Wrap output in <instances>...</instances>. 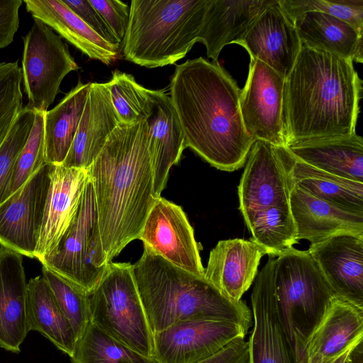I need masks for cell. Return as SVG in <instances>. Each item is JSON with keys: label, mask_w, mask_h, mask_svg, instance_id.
Wrapping results in <instances>:
<instances>
[{"label": "cell", "mask_w": 363, "mask_h": 363, "mask_svg": "<svg viewBox=\"0 0 363 363\" xmlns=\"http://www.w3.org/2000/svg\"><path fill=\"white\" fill-rule=\"evenodd\" d=\"M169 91L186 147L218 169L242 167L255 140L244 126L241 89L230 74L218 62L189 59L176 67Z\"/></svg>", "instance_id": "1"}, {"label": "cell", "mask_w": 363, "mask_h": 363, "mask_svg": "<svg viewBox=\"0 0 363 363\" xmlns=\"http://www.w3.org/2000/svg\"><path fill=\"white\" fill-rule=\"evenodd\" d=\"M148 133L145 120L121 123L86 169L108 262L138 239L156 199Z\"/></svg>", "instance_id": "2"}, {"label": "cell", "mask_w": 363, "mask_h": 363, "mask_svg": "<svg viewBox=\"0 0 363 363\" xmlns=\"http://www.w3.org/2000/svg\"><path fill=\"white\" fill-rule=\"evenodd\" d=\"M362 90L352 60L302 45L285 77L286 145L356 133Z\"/></svg>", "instance_id": "3"}, {"label": "cell", "mask_w": 363, "mask_h": 363, "mask_svg": "<svg viewBox=\"0 0 363 363\" xmlns=\"http://www.w3.org/2000/svg\"><path fill=\"white\" fill-rule=\"evenodd\" d=\"M132 270L153 334L191 320L235 323L247 332L252 325V311L245 302L231 301L204 277L179 268L148 249L144 248Z\"/></svg>", "instance_id": "4"}, {"label": "cell", "mask_w": 363, "mask_h": 363, "mask_svg": "<svg viewBox=\"0 0 363 363\" xmlns=\"http://www.w3.org/2000/svg\"><path fill=\"white\" fill-rule=\"evenodd\" d=\"M208 0H133L122 41L125 60L147 68L172 65L197 42Z\"/></svg>", "instance_id": "5"}, {"label": "cell", "mask_w": 363, "mask_h": 363, "mask_svg": "<svg viewBox=\"0 0 363 363\" xmlns=\"http://www.w3.org/2000/svg\"><path fill=\"white\" fill-rule=\"evenodd\" d=\"M256 278L272 291L296 362L335 297L308 250L293 247L269 259Z\"/></svg>", "instance_id": "6"}, {"label": "cell", "mask_w": 363, "mask_h": 363, "mask_svg": "<svg viewBox=\"0 0 363 363\" xmlns=\"http://www.w3.org/2000/svg\"><path fill=\"white\" fill-rule=\"evenodd\" d=\"M130 263L109 262L88 294L90 322L103 332L148 357H154L153 333L133 275Z\"/></svg>", "instance_id": "7"}, {"label": "cell", "mask_w": 363, "mask_h": 363, "mask_svg": "<svg viewBox=\"0 0 363 363\" xmlns=\"http://www.w3.org/2000/svg\"><path fill=\"white\" fill-rule=\"evenodd\" d=\"M41 264L87 294L103 277L109 262L101 244L94 192L89 179L77 216L57 250Z\"/></svg>", "instance_id": "8"}, {"label": "cell", "mask_w": 363, "mask_h": 363, "mask_svg": "<svg viewBox=\"0 0 363 363\" xmlns=\"http://www.w3.org/2000/svg\"><path fill=\"white\" fill-rule=\"evenodd\" d=\"M23 40L21 72L28 105L35 112L45 113L65 77L79 67L61 37L38 19Z\"/></svg>", "instance_id": "9"}, {"label": "cell", "mask_w": 363, "mask_h": 363, "mask_svg": "<svg viewBox=\"0 0 363 363\" xmlns=\"http://www.w3.org/2000/svg\"><path fill=\"white\" fill-rule=\"evenodd\" d=\"M250 59L247 81L240 91L239 101L244 126L255 140L284 148L285 78L260 60Z\"/></svg>", "instance_id": "10"}, {"label": "cell", "mask_w": 363, "mask_h": 363, "mask_svg": "<svg viewBox=\"0 0 363 363\" xmlns=\"http://www.w3.org/2000/svg\"><path fill=\"white\" fill-rule=\"evenodd\" d=\"M246 162L238 187L246 224L270 208L290 206L291 183L280 148L257 140Z\"/></svg>", "instance_id": "11"}, {"label": "cell", "mask_w": 363, "mask_h": 363, "mask_svg": "<svg viewBox=\"0 0 363 363\" xmlns=\"http://www.w3.org/2000/svg\"><path fill=\"white\" fill-rule=\"evenodd\" d=\"M150 250L193 274L204 277L200 246L192 226L181 206L157 197L147 214L138 238Z\"/></svg>", "instance_id": "12"}, {"label": "cell", "mask_w": 363, "mask_h": 363, "mask_svg": "<svg viewBox=\"0 0 363 363\" xmlns=\"http://www.w3.org/2000/svg\"><path fill=\"white\" fill-rule=\"evenodd\" d=\"M50 164L0 204V245L34 258L48 194Z\"/></svg>", "instance_id": "13"}, {"label": "cell", "mask_w": 363, "mask_h": 363, "mask_svg": "<svg viewBox=\"0 0 363 363\" xmlns=\"http://www.w3.org/2000/svg\"><path fill=\"white\" fill-rule=\"evenodd\" d=\"M242 326L227 322L191 320L153 334L154 358L158 363H197L228 343L245 337Z\"/></svg>", "instance_id": "14"}, {"label": "cell", "mask_w": 363, "mask_h": 363, "mask_svg": "<svg viewBox=\"0 0 363 363\" xmlns=\"http://www.w3.org/2000/svg\"><path fill=\"white\" fill-rule=\"evenodd\" d=\"M308 251L335 296L363 308V234L339 233Z\"/></svg>", "instance_id": "15"}, {"label": "cell", "mask_w": 363, "mask_h": 363, "mask_svg": "<svg viewBox=\"0 0 363 363\" xmlns=\"http://www.w3.org/2000/svg\"><path fill=\"white\" fill-rule=\"evenodd\" d=\"M50 185L34 258L51 257L73 222L89 179L87 169L50 164Z\"/></svg>", "instance_id": "16"}, {"label": "cell", "mask_w": 363, "mask_h": 363, "mask_svg": "<svg viewBox=\"0 0 363 363\" xmlns=\"http://www.w3.org/2000/svg\"><path fill=\"white\" fill-rule=\"evenodd\" d=\"M238 45L245 48L250 58L260 60L284 78L302 46L294 22L278 0H273L259 15Z\"/></svg>", "instance_id": "17"}, {"label": "cell", "mask_w": 363, "mask_h": 363, "mask_svg": "<svg viewBox=\"0 0 363 363\" xmlns=\"http://www.w3.org/2000/svg\"><path fill=\"white\" fill-rule=\"evenodd\" d=\"M363 341V308L335 297L308 339L298 363H331Z\"/></svg>", "instance_id": "18"}, {"label": "cell", "mask_w": 363, "mask_h": 363, "mask_svg": "<svg viewBox=\"0 0 363 363\" xmlns=\"http://www.w3.org/2000/svg\"><path fill=\"white\" fill-rule=\"evenodd\" d=\"M266 250L252 240H220L211 250L204 278L233 301H241L257 274Z\"/></svg>", "instance_id": "19"}, {"label": "cell", "mask_w": 363, "mask_h": 363, "mask_svg": "<svg viewBox=\"0 0 363 363\" xmlns=\"http://www.w3.org/2000/svg\"><path fill=\"white\" fill-rule=\"evenodd\" d=\"M150 111L145 120L153 172L155 198L164 190L171 167L186 147L182 128L170 96L163 90L149 89Z\"/></svg>", "instance_id": "20"}, {"label": "cell", "mask_w": 363, "mask_h": 363, "mask_svg": "<svg viewBox=\"0 0 363 363\" xmlns=\"http://www.w3.org/2000/svg\"><path fill=\"white\" fill-rule=\"evenodd\" d=\"M121 123L106 83H91L76 134L62 164L86 169Z\"/></svg>", "instance_id": "21"}, {"label": "cell", "mask_w": 363, "mask_h": 363, "mask_svg": "<svg viewBox=\"0 0 363 363\" xmlns=\"http://www.w3.org/2000/svg\"><path fill=\"white\" fill-rule=\"evenodd\" d=\"M27 284L22 255L0 247V347L18 353L30 331Z\"/></svg>", "instance_id": "22"}, {"label": "cell", "mask_w": 363, "mask_h": 363, "mask_svg": "<svg viewBox=\"0 0 363 363\" xmlns=\"http://www.w3.org/2000/svg\"><path fill=\"white\" fill-rule=\"evenodd\" d=\"M251 305L254 323L247 341V363H297L274 296L256 277Z\"/></svg>", "instance_id": "23"}, {"label": "cell", "mask_w": 363, "mask_h": 363, "mask_svg": "<svg viewBox=\"0 0 363 363\" xmlns=\"http://www.w3.org/2000/svg\"><path fill=\"white\" fill-rule=\"evenodd\" d=\"M273 0H208L197 42L218 62L224 46L239 43L259 15Z\"/></svg>", "instance_id": "24"}, {"label": "cell", "mask_w": 363, "mask_h": 363, "mask_svg": "<svg viewBox=\"0 0 363 363\" xmlns=\"http://www.w3.org/2000/svg\"><path fill=\"white\" fill-rule=\"evenodd\" d=\"M290 207L297 240L311 243L339 233L363 234V215L340 208L291 184Z\"/></svg>", "instance_id": "25"}, {"label": "cell", "mask_w": 363, "mask_h": 363, "mask_svg": "<svg viewBox=\"0 0 363 363\" xmlns=\"http://www.w3.org/2000/svg\"><path fill=\"white\" fill-rule=\"evenodd\" d=\"M24 3L34 19L55 30L91 59L110 65L118 58L120 47L100 37L62 0H26Z\"/></svg>", "instance_id": "26"}, {"label": "cell", "mask_w": 363, "mask_h": 363, "mask_svg": "<svg viewBox=\"0 0 363 363\" xmlns=\"http://www.w3.org/2000/svg\"><path fill=\"white\" fill-rule=\"evenodd\" d=\"M294 158L330 174L363 183V139L350 136L316 139L287 145Z\"/></svg>", "instance_id": "27"}, {"label": "cell", "mask_w": 363, "mask_h": 363, "mask_svg": "<svg viewBox=\"0 0 363 363\" xmlns=\"http://www.w3.org/2000/svg\"><path fill=\"white\" fill-rule=\"evenodd\" d=\"M294 23L302 45L363 62V30L337 17L318 11L303 13Z\"/></svg>", "instance_id": "28"}, {"label": "cell", "mask_w": 363, "mask_h": 363, "mask_svg": "<svg viewBox=\"0 0 363 363\" xmlns=\"http://www.w3.org/2000/svg\"><path fill=\"white\" fill-rule=\"evenodd\" d=\"M280 150L291 184L340 208L363 215V183L319 169Z\"/></svg>", "instance_id": "29"}, {"label": "cell", "mask_w": 363, "mask_h": 363, "mask_svg": "<svg viewBox=\"0 0 363 363\" xmlns=\"http://www.w3.org/2000/svg\"><path fill=\"white\" fill-rule=\"evenodd\" d=\"M27 319L29 330L40 333L60 350L72 354L77 341L74 332L42 276L28 282Z\"/></svg>", "instance_id": "30"}, {"label": "cell", "mask_w": 363, "mask_h": 363, "mask_svg": "<svg viewBox=\"0 0 363 363\" xmlns=\"http://www.w3.org/2000/svg\"><path fill=\"white\" fill-rule=\"evenodd\" d=\"M91 83L79 81L60 102L44 113L45 158L60 164L71 147L87 99Z\"/></svg>", "instance_id": "31"}, {"label": "cell", "mask_w": 363, "mask_h": 363, "mask_svg": "<svg viewBox=\"0 0 363 363\" xmlns=\"http://www.w3.org/2000/svg\"><path fill=\"white\" fill-rule=\"evenodd\" d=\"M72 363H158L111 337L91 322L77 340Z\"/></svg>", "instance_id": "32"}, {"label": "cell", "mask_w": 363, "mask_h": 363, "mask_svg": "<svg viewBox=\"0 0 363 363\" xmlns=\"http://www.w3.org/2000/svg\"><path fill=\"white\" fill-rule=\"evenodd\" d=\"M106 84L121 123L134 124L147 119L150 111L149 89L137 83L133 76L116 69Z\"/></svg>", "instance_id": "33"}, {"label": "cell", "mask_w": 363, "mask_h": 363, "mask_svg": "<svg viewBox=\"0 0 363 363\" xmlns=\"http://www.w3.org/2000/svg\"><path fill=\"white\" fill-rule=\"evenodd\" d=\"M42 277L69 321L77 340L90 323L88 294L43 266Z\"/></svg>", "instance_id": "34"}, {"label": "cell", "mask_w": 363, "mask_h": 363, "mask_svg": "<svg viewBox=\"0 0 363 363\" xmlns=\"http://www.w3.org/2000/svg\"><path fill=\"white\" fill-rule=\"evenodd\" d=\"M35 117L33 108L28 105L23 107L0 146V204L7 199L16 162L29 138Z\"/></svg>", "instance_id": "35"}, {"label": "cell", "mask_w": 363, "mask_h": 363, "mask_svg": "<svg viewBox=\"0 0 363 363\" xmlns=\"http://www.w3.org/2000/svg\"><path fill=\"white\" fill-rule=\"evenodd\" d=\"M293 22L308 11H318L337 17L363 30V0H278Z\"/></svg>", "instance_id": "36"}, {"label": "cell", "mask_w": 363, "mask_h": 363, "mask_svg": "<svg viewBox=\"0 0 363 363\" xmlns=\"http://www.w3.org/2000/svg\"><path fill=\"white\" fill-rule=\"evenodd\" d=\"M22 82L18 62L0 63V146L23 108Z\"/></svg>", "instance_id": "37"}, {"label": "cell", "mask_w": 363, "mask_h": 363, "mask_svg": "<svg viewBox=\"0 0 363 363\" xmlns=\"http://www.w3.org/2000/svg\"><path fill=\"white\" fill-rule=\"evenodd\" d=\"M45 163L44 113L35 112L30 134L13 168L7 199Z\"/></svg>", "instance_id": "38"}, {"label": "cell", "mask_w": 363, "mask_h": 363, "mask_svg": "<svg viewBox=\"0 0 363 363\" xmlns=\"http://www.w3.org/2000/svg\"><path fill=\"white\" fill-rule=\"evenodd\" d=\"M122 43L130 16V6L119 0H88Z\"/></svg>", "instance_id": "39"}, {"label": "cell", "mask_w": 363, "mask_h": 363, "mask_svg": "<svg viewBox=\"0 0 363 363\" xmlns=\"http://www.w3.org/2000/svg\"><path fill=\"white\" fill-rule=\"evenodd\" d=\"M94 32L108 43L120 47L118 41L105 20L88 0H62Z\"/></svg>", "instance_id": "40"}, {"label": "cell", "mask_w": 363, "mask_h": 363, "mask_svg": "<svg viewBox=\"0 0 363 363\" xmlns=\"http://www.w3.org/2000/svg\"><path fill=\"white\" fill-rule=\"evenodd\" d=\"M21 0H0V49L12 43L19 26Z\"/></svg>", "instance_id": "41"}, {"label": "cell", "mask_w": 363, "mask_h": 363, "mask_svg": "<svg viewBox=\"0 0 363 363\" xmlns=\"http://www.w3.org/2000/svg\"><path fill=\"white\" fill-rule=\"evenodd\" d=\"M248 343L243 337L237 338L213 355L197 363H247Z\"/></svg>", "instance_id": "42"}, {"label": "cell", "mask_w": 363, "mask_h": 363, "mask_svg": "<svg viewBox=\"0 0 363 363\" xmlns=\"http://www.w3.org/2000/svg\"><path fill=\"white\" fill-rule=\"evenodd\" d=\"M362 342H359L353 348L349 356L347 363H363Z\"/></svg>", "instance_id": "43"}, {"label": "cell", "mask_w": 363, "mask_h": 363, "mask_svg": "<svg viewBox=\"0 0 363 363\" xmlns=\"http://www.w3.org/2000/svg\"><path fill=\"white\" fill-rule=\"evenodd\" d=\"M356 345L352 346L347 349V350H345V352H343L341 354L336 357L331 363H347L352 350Z\"/></svg>", "instance_id": "44"}]
</instances>
